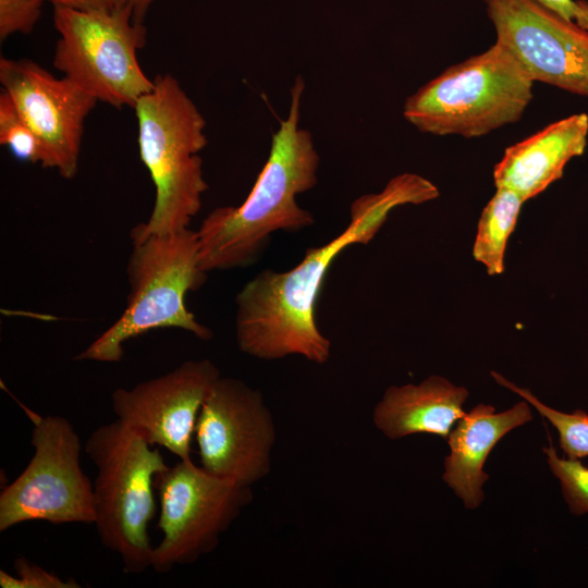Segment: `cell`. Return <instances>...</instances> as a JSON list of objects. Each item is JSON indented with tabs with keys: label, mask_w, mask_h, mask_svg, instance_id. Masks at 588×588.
I'll return each instance as SVG.
<instances>
[{
	"label": "cell",
	"mask_w": 588,
	"mask_h": 588,
	"mask_svg": "<svg viewBox=\"0 0 588 588\" xmlns=\"http://www.w3.org/2000/svg\"><path fill=\"white\" fill-rule=\"evenodd\" d=\"M438 196L437 186L427 179L415 173L396 175L380 193L356 198L346 229L329 243L307 249L298 265L284 272H258L235 298L240 351L264 360L297 355L326 364L331 342L316 323L315 307L334 259L351 245L369 243L394 208Z\"/></svg>",
	"instance_id": "1"
},
{
	"label": "cell",
	"mask_w": 588,
	"mask_h": 588,
	"mask_svg": "<svg viewBox=\"0 0 588 588\" xmlns=\"http://www.w3.org/2000/svg\"><path fill=\"white\" fill-rule=\"evenodd\" d=\"M305 81L294 79L290 108L272 135L269 157L244 203L211 210L196 231L203 270L223 271L254 265L271 235L298 232L315 223L296 196L317 184L320 157L311 133L299 127Z\"/></svg>",
	"instance_id": "2"
},
{
	"label": "cell",
	"mask_w": 588,
	"mask_h": 588,
	"mask_svg": "<svg viewBox=\"0 0 588 588\" xmlns=\"http://www.w3.org/2000/svg\"><path fill=\"white\" fill-rule=\"evenodd\" d=\"M138 149L155 185L152 211L131 240L189 228L208 189L199 152L207 146L206 120L172 74H159L134 106Z\"/></svg>",
	"instance_id": "3"
},
{
	"label": "cell",
	"mask_w": 588,
	"mask_h": 588,
	"mask_svg": "<svg viewBox=\"0 0 588 588\" xmlns=\"http://www.w3.org/2000/svg\"><path fill=\"white\" fill-rule=\"evenodd\" d=\"M126 273L131 293L121 316L83 352L76 360L118 363L123 345L157 329L179 328L200 340H210L211 330L201 324L185 305V296L207 279L199 261L196 231L188 229L154 234L132 241Z\"/></svg>",
	"instance_id": "4"
},
{
	"label": "cell",
	"mask_w": 588,
	"mask_h": 588,
	"mask_svg": "<svg viewBox=\"0 0 588 588\" xmlns=\"http://www.w3.org/2000/svg\"><path fill=\"white\" fill-rule=\"evenodd\" d=\"M534 83L519 60L495 41L418 88L406 99L403 117L422 133L480 137L520 120Z\"/></svg>",
	"instance_id": "5"
},
{
	"label": "cell",
	"mask_w": 588,
	"mask_h": 588,
	"mask_svg": "<svg viewBox=\"0 0 588 588\" xmlns=\"http://www.w3.org/2000/svg\"><path fill=\"white\" fill-rule=\"evenodd\" d=\"M85 452L97 468L94 524L100 541L120 555L125 573L140 574L151 567L155 478L168 464L157 446L118 419L96 428Z\"/></svg>",
	"instance_id": "6"
},
{
	"label": "cell",
	"mask_w": 588,
	"mask_h": 588,
	"mask_svg": "<svg viewBox=\"0 0 588 588\" xmlns=\"http://www.w3.org/2000/svg\"><path fill=\"white\" fill-rule=\"evenodd\" d=\"M53 23L59 34L54 68L97 101L134 108L154 87L137 59L146 28L135 21L131 3L112 11L56 7Z\"/></svg>",
	"instance_id": "7"
},
{
	"label": "cell",
	"mask_w": 588,
	"mask_h": 588,
	"mask_svg": "<svg viewBox=\"0 0 588 588\" xmlns=\"http://www.w3.org/2000/svg\"><path fill=\"white\" fill-rule=\"evenodd\" d=\"M28 415L34 455L0 493V531L33 520L94 524V483L81 467L76 430L61 416Z\"/></svg>",
	"instance_id": "8"
},
{
	"label": "cell",
	"mask_w": 588,
	"mask_h": 588,
	"mask_svg": "<svg viewBox=\"0 0 588 588\" xmlns=\"http://www.w3.org/2000/svg\"><path fill=\"white\" fill-rule=\"evenodd\" d=\"M155 488L162 539L152 549L151 568L158 573L212 552L253 500L249 486L212 475L192 460H179L159 471Z\"/></svg>",
	"instance_id": "9"
},
{
	"label": "cell",
	"mask_w": 588,
	"mask_h": 588,
	"mask_svg": "<svg viewBox=\"0 0 588 588\" xmlns=\"http://www.w3.org/2000/svg\"><path fill=\"white\" fill-rule=\"evenodd\" d=\"M194 436L200 466L212 475L252 487L271 470L277 438L273 417L261 392L242 380H217Z\"/></svg>",
	"instance_id": "10"
},
{
	"label": "cell",
	"mask_w": 588,
	"mask_h": 588,
	"mask_svg": "<svg viewBox=\"0 0 588 588\" xmlns=\"http://www.w3.org/2000/svg\"><path fill=\"white\" fill-rule=\"evenodd\" d=\"M0 83L39 144V164L73 179L87 117L98 102L79 85L29 59L0 58Z\"/></svg>",
	"instance_id": "11"
},
{
	"label": "cell",
	"mask_w": 588,
	"mask_h": 588,
	"mask_svg": "<svg viewBox=\"0 0 588 588\" xmlns=\"http://www.w3.org/2000/svg\"><path fill=\"white\" fill-rule=\"evenodd\" d=\"M497 42L534 82L588 97V32L536 0H483Z\"/></svg>",
	"instance_id": "12"
},
{
	"label": "cell",
	"mask_w": 588,
	"mask_h": 588,
	"mask_svg": "<svg viewBox=\"0 0 588 588\" xmlns=\"http://www.w3.org/2000/svg\"><path fill=\"white\" fill-rule=\"evenodd\" d=\"M221 377L209 359L186 360L173 370L112 393L117 419L151 446H162L179 460L191 458L195 426L211 388Z\"/></svg>",
	"instance_id": "13"
},
{
	"label": "cell",
	"mask_w": 588,
	"mask_h": 588,
	"mask_svg": "<svg viewBox=\"0 0 588 588\" xmlns=\"http://www.w3.org/2000/svg\"><path fill=\"white\" fill-rule=\"evenodd\" d=\"M531 419L529 403L524 400L500 413L480 403L456 421L446 438L450 453L444 458L442 480L466 509H477L485 499L482 487L489 475L483 465L492 449L506 433Z\"/></svg>",
	"instance_id": "14"
},
{
	"label": "cell",
	"mask_w": 588,
	"mask_h": 588,
	"mask_svg": "<svg viewBox=\"0 0 588 588\" xmlns=\"http://www.w3.org/2000/svg\"><path fill=\"white\" fill-rule=\"evenodd\" d=\"M588 114H573L547 125L507 147L494 166L495 187L507 188L523 201L560 180L566 163L585 152Z\"/></svg>",
	"instance_id": "15"
},
{
	"label": "cell",
	"mask_w": 588,
	"mask_h": 588,
	"mask_svg": "<svg viewBox=\"0 0 588 588\" xmlns=\"http://www.w3.org/2000/svg\"><path fill=\"white\" fill-rule=\"evenodd\" d=\"M469 392L440 376L418 384L389 387L373 408L372 421L387 438L396 440L415 433L446 439L466 412Z\"/></svg>",
	"instance_id": "16"
},
{
	"label": "cell",
	"mask_w": 588,
	"mask_h": 588,
	"mask_svg": "<svg viewBox=\"0 0 588 588\" xmlns=\"http://www.w3.org/2000/svg\"><path fill=\"white\" fill-rule=\"evenodd\" d=\"M523 199L514 192L497 187L478 221L473 254L490 275L504 271L507 240L514 231Z\"/></svg>",
	"instance_id": "17"
},
{
	"label": "cell",
	"mask_w": 588,
	"mask_h": 588,
	"mask_svg": "<svg viewBox=\"0 0 588 588\" xmlns=\"http://www.w3.org/2000/svg\"><path fill=\"white\" fill-rule=\"evenodd\" d=\"M492 378L532 405L558 431L559 445L565 457L580 460L588 456V414L583 409L564 413L554 409L536 397L531 391L519 388L500 373L492 371Z\"/></svg>",
	"instance_id": "18"
},
{
	"label": "cell",
	"mask_w": 588,
	"mask_h": 588,
	"mask_svg": "<svg viewBox=\"0 0 588 588\" xmlns=\"http://www.w3.org/2000/svg\"><path fill=\"white\" fill-rule=\"evenodd\" d=\"M547 463L552 474L559 479L561 490L568 509L574 515L588 513V466L579 460L560 457L550 442L543 448Z\"/></svg>",
	"instance_id": "19"
},
{
	"label": "cell",
	"mask_w": 588,
	"mask_h": 588,
	"mask_svg": "<svg viewBox=\"0 0 588 588\" xmlns=\"http://www.w3.org/2000/svg\"><path fill=\"white\" fill-rule=\"evenodd\" d=\"M0 144L20 161L39 162L38 140L4 90L0 94Z\"/></svg>",
	"instance_id": "20"
},
{
	"label": "cell",
	"mask_w": 588,
	"mask_h": 588,
	"mask_svg": "<svg viewBox=\"0 0 588 588\" xmlns=\"http://www.w3.org/2000/svg\"><path fill=\"white\" fill-rule=\"evenodd\" d=\"M15 576L0 569L2 588H78L75 580H63L54 573L29 562L25 558L14 561Z\"/></svg>",
	"instance_id": "21"
},
{
	"label": "cell",
	"mask_w": 588,
	"mask_h": 588,
	"mask_svg": "<svg viewBox=\"0 0 588 588\" xmlns=\"http://www.w3.org/2000/svg\"><path fill=\"white\" fill-rule=\"evenodd\" d=\"M46 0H0V39L30 33Z\"/></svg>",
	"instance_id": "22"
},
{
	"label": "cell",
	"mask_w": 588,
	"mask_h": 588,
	"mask_svg": "<svg viewBox=\"0 0 588 588\" xmlns=\"http://www.w3.org/2000/svg\"><path fill=\"white\" fill-rule=\"evenodd\" d=\"M53 8L61 7L81 11H112L131 3L130 0H46Z\"/></svg>",
	"instance_id": "23"
},
{
	"label": "cell",
	"mask_w": 588,
	"mask_h": 588,
	"mask_svg": "<svg viewBox=\"0 0 588 588\" xmlns=\"http://www.w3.org/2000/svg\"><path fill=\"white\" fill-rule=\"evenodd\" d=\"M563 19L574 22L576 1L574 0H536Z\"/></svg>",
	"instance_id": "24"
},
{
	"label": "cell",
	"mask_w": 588,
	"mask_h": 588,
	"mask_svg": "<svg viewBox=\"0 0 588 588\" xmlns=\"http://www.w3.org/2000/svg\"><path fill=\"white\" fill-rule=\"evenodd\" d=\"M576 4L574 22L588 32V2L578 0Z\"/></svg>",
	"instance_id": "25"
},
{
	"label": "cell",
	"mask_w": 588,
	"mask_h": 588,
	"mask_svg": "<svg viewBox=\"0 0 588 588\" xmlns=\"http://www.w3.org/2000/svg\"><path fill=\"white\" fill-rule=\"evenodd\" d=\"M130 1H131V4L133 5L135 21L143 23V20L145 17V14L148 8L151 5V3L155 0H130Z\"/></svg>",
	"instance_id": "26"
}]
</instances>
